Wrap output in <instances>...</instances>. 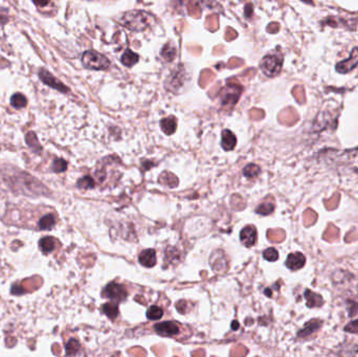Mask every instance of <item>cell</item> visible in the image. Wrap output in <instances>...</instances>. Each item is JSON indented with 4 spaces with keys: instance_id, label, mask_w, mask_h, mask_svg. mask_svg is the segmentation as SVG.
<instances>
[{
    "instance_id": "6da1fadb",
    "label": "cell",
    "mask_w": 358,
    "mask_h": 357,
    "mask_svg": "<svg viewBox=\"0 0 358 357\" xmlns=\"http://www.w3.org/2000/svg\"><path fill=\"white\" fill-rule=\"evenodd\" d=\"M152 17L144 11H130L123 15L121 23L132 32H143L149 26Z\"/></svg>"
},
{
    "instance_id": "7a4b0ae2",
    "label": "cell",
    "mask_w": 358,
    "mask_h": 357,
    "mask_svg": "<svg viewBox=\"0 0 358 357\" xmlns=\"http://www.w3.org/2000/svg\"><path fill=\"white\" fill-rule=\"evenodd\" d=\"M82 62L86 68L92 70H105L110 66V61L104 54L95 50L85 51L82 57Z\"/></svg>"
},
{
    "instance_id": "3957f363",
    "label": "cell",
    "mask_w": 358,
    "mask_h": 357,
    "mask_svg": "<svg viewBox=\"0 0 358 357\" xmlns=\"http://www.w3.org/2000/svg\"><path fill=\"white\" fill-rule=\"evenodd\" d=\"M283 65V57L281 53H269L265 56L261 62V69L267 77H275Z\"/></svg>"
},
{
    "instance_id": "277c9868",
    "label": "cell",
    "mask_w": 358,
    "mask_h": 357,
    "mask_svg": "<svg viewBox=\"0 0 358 357\" xmlns=\"http://www.w3.org/2000/svg\"><path fill=\"white\" fill-rule=\"evenodd\" d=\"M242 92V87L239 84H229L220 90L221 105L223 108L232 109L238 102Z\"/></svg>"
},
{
    "instance_id": "5b68a950",
    "label": "cell",
    "mask_w": 358,
    "mask_h": 357,
    "mask_svg": "<svg viewBox=\"0 0 358 357\" xmlns=\"http://www.w3.org/2000/svg\"><path fill=\"white\" fill-rule=\"evenodd\" d=\"M102 294H103V296L112 299L115 302H122L128 295V293L123 285L118 284V283H114V282L108 284L105 287Z\"/></svg>"
},
{
    "instance_id": "8992f818",
    "label": "cell",
    "mask_w": 358,
    "mask_h": 357,
    "mask_svg": "<svg viewBox=\"0 0 358 357\" xmlns=\"http://www.w3.org/2000/svg\"><path fill=\"white\" fill-rule=\"evenodd\" d=\"M39 78L40 80L43 82L44 84H46L47 86L53 88V89H56L60 92H63V93H66L69 91V89L62 83L61 81H59L58 79L54 78L50 72H48L47 70L45 69H41L39 71Z\"/></svg>"
},
{
    "instance_id": "52a82bcc",
    "label": "cell",
    "mask_w": 358,
    "mask_h": 357,
    "mask_svg": "<svg viewBox=\"0 0 358 357\" xmlns=\"http://www.w3.org/2000/svg\"><path fill=\"white\" fill-rule=\"evenodd\" d=\"M210 264L216 272H223L228 269V261L222 251H216L210 258Z\"/></svg>"
},
{
    "instance_id": "ba28073f",
    "label": "cell",
    "mask_w": 358,
    "mask_h": 357,
    "mask_svg": "<svg viewBox=\"0 0 358 357\" xmlns=\"http://www.w3.org/2000/svg\"><path fill=\"white\" fill-rule=\"evenodd\" d=\"M155 331L162 336H172L179 333V327L173 322H163L154 326Z\"/></svg>"
},
{
    "instance_id": "9c48e42d",
    "label": "cell",
    "mask_w": 358,
    "mask_h": 357,
    "mask_svg": "<svg viewBox=\"0 0 358 357\" xmlns=\"http://www.w3.org/2000/svg\"><path fill=\"white\" fill-rule=\"evenodd\" d=\"M257 236L258 235H257L256 228L253 226H247L241 231L240 239L245 246L251 247L255 245V243L257 242Z\"/></svg>"
},
{
    "instance_id": "30bf717a",
    "label": "cell",
    "mask_w": 358,
    "mask_h": 357,
    "mask_svg": "<svg viewBox=\"0 0 358 357\" xmlns=\"http://www.w3.org/2000/svg\"><path fill=\"white\" fill-rule=\"evenodd\" d=\"M358 64V48H354L348 61L340 62L336 65V70L341 73H347L351 71Z\"/></svg>"
},
{
    "instance_id": "8fae6325",
    "label": "cell",
    "mask_w": 358,
    "mask_h": 357,
    "mask_svg": "<svg viewBox=\"0 0 358 357\" xmlns=\"http://www.w3.org/2000/svg\"><path fill=\"white\" fill-rule=\"evenodd\" d=\"M183 79H184V71L182 68L177 69V71H175L174 73H172L169 78V80L167 81V85L166 87L169 90L172 91H177L178 88L183 84Z\"/></svg>"
},
{
    "instance_id": "7c38bea8",
    "label": "cell",
    "mask_w": 358,
    "mask_h": 357,
    "mask_svg": "<svg viewBox=\"0 0 358 357\" xmlns=\"http://www.w3.org/2000/svg\"><path fill=\"white\" fill-rule=\"evenodd\" d=\"M305 263H306V258L302 253L290 254L286 260V266L290 270H298L302 267H304Z\"/></svg>"
},
{
    "instance_id": "4fadbf2b",
    "label": "cell",
    "mask_w": 358,
    "mask_h": 357,
    "mask_svg": "<svg viewBox=\"0 0 358 357\" xmlns=\"http://www.w3.org/2000/svg\"><path fill=\"white\" fill-rule=\"evenodd\" d=\"M140 263L146 267H153L156 264V253L154 250L143 251L139 257Z\"/></svg>"
},
{
    "instance_id": "5bb4252c",
    "label": "cell",
    "mask_w": 358,
    "mask_h": 357,
    "mask_svg": "<svg viewBox=\"0 0 358 357\" xmlns=\"http://www.w3.org/2000/svg\"><path fill=\"white\" fill-rule=\"evenodd\" d=\"M221 145H222V148L227 151H230V150H233L236 145H237V139H236V136L235 134L230 131V130H224L222 132V142H221Z\"/></svg>"
},
{
    "instance_id": "9a60e30c",
    "label": "cell",
    "mask_w": 358,
    "mask_h": 357,
    "mask_svg": "<svg viewBox=\"0 0 358 357\" xmlns=\"http://www.w3.org/2000/svg\"><path fill=\"white\" fill-rule=\"evenodd\" d=\"M160 127H161V130L167 135H171L176 131L177 121L174 117H169L166 119H162L160 121Z\"/></svg>"
},
{
    "instance_id": "2e32d148",
    "label": "cell",
    "mask_w": 358,
    "mask_h": 357,
    "mask_svg": "<svg viewBox=\"0 0 358 357\" xmlns=\"http://www.w3.org/2000/svg\"><path fill=\"white\" fill-rule=\"evenodd\" d=\"M121 61L125 66L132 67L133 65H135L137 63V61H139V54L133 52L130 49H126L125 52L123 53Z\"/></svg>"
},
{
    "instance_id": "e0dca14e",
    "label": "cell",
    "mask_w": 358,
    "mask_h": 357,
    "mask_svg": "<svg viewBox=\"0 0 358 357\" xmlns=\"http://www.w3.org/2000/svg\"><path fill=\"white\" fill-rule=\"evenodd\" d=\"M160 53H161V57L164 60L170 62V61L174 60V58L176 57V48L172 42H169L162 47Z\"/></svg>"
},
{
    "instance_id": "ac0fdd59",
    "label": "cell",
    "mask_w": 358,
    "mask_h": 357,
    "mask_svg": "<svg viewBox=\"0 0 358 357\" xmlns=\"http://www.w3.org/2000/svg\"><path fill=\"white\" fill-rule=\"evenodd\" d=\"M159 182L167 185L169 187H175L178 185V179L177 177L170 173V172H163L160 176H159Z\"/></svg>"
},
{
    "instance_id": "d6986e66",
    "label": "cell",
    "mask_w": 358,
    "mask_h": 357,
    "mask_svg": "<svg viewBox=\"0 0 358 357\" xmlns=\"http://www.w3.org/2000/svg\"><path fill=\"white\" fill-rule=\"evenodd\" d=\"M54 224H56V218H54L53 215L48 214V215L43 216V217L40 219V221H39V229L42 230V231L51 230V229L54 227Z\"/></svg>"
},
{
    "instance_id": "ffe728a7",
    "label": "cell",
    "mask_w": 358,
    "mask_h": 357,
    "mask_svg": "<svg viewBox=\"0 0 358 357\" xmlns=\"http://www.w3.org/2000/svg\"><path fill=\"white\" fill-rule=\"evenodd\" d=\"M39 246H40V249L43 253L47 254V253L53 252L54 247H56V242H54L53 238H51V237H44L40 240Z\"/></svg>"
},
{
    "instance_id": "44dd1931",
    "label": "cell",
    "mask_w": 358,
    "mask_h": 357,
    "mask_svg": "<svg viewBox=\"0 0 358 357\" xmlns=\"http://www.w3.org/2000/svg\"><path fill=\"white\" fill-rule=\"evenodd\" d=\"M102 311L110 318L116 320L119 315V307L116 303H106L102 306Z\"/></svg>"
},
{
    "instance_id": "7402d4cb",
    "label": "cell",
    "mask_w": 358,
    "mask_h": 357,
    "mask_svg": "<svg viewBox=\"0 0 358 357\" xmlns=\"http://www.w3.org/2000/svg\"><path fill=\"white\" fill-rule=\"evenodd\" d=\"M187 13L192 17L200 18L201 16V7L197 0H190L187 3Z\"/></svg>"
},
{
    "instance_id": "603a6c76",
    "label": "cell",
    "mask_w": 358,
    "mask_h": 357,
    "mask_svg": "<svg viewBox=\"0 0 358 357\" xmlns=\"http://www.w3.org/2000/svg\"><path fill=\"white\" fill-rule=\"evenodd\" d=\"M215 78V73L211 70V69H204L201 71L200 74V80H199V84L201 87H205L208 85H210L213 80Z\"/></svg>"
},
{
    "instance_id": "cb8c5ba5",
    "label": "cell",
    "mask_w": 358,
    "mask_h": 357,
    "mask_svg": "<svg viewBox=\"0 0 358 357\" xmlns=\"http://www.w3.org/2000/svg\"><path fill=\"white\" fill-rule=\"evenodd\" d=\"M243 172H244V175L247 178H254V177H257L259 175L260 168L257 166V164L250 163V164H247V166L244 168Z\"/></svg>"
},
{
    "instance_id": "d4e9b609",
    "label": "cell",
    "mask_w": 358,
    "mask_h": 357,
    "mask_svg": "<svg viewBox=\"0 0 358 357\" xmlns=\"http://www.w3.org/2000/svg\"><path fill=\"white\" fill-rule=\"evenodd\" d=\"M205 27L211 31V32H215L218 30L219 27V20H218V15H210L208 16L206 20H205Z\"/></svg>"
},
{
    "instance_id": "484cf974",
    "label": "cell",
    "mask_w": 358,
    "mask_h": 357,
    "mask_svg": "<svg viewBox=\"0 0 358 357\" xmlns=\"http://www.w3.org/2000/svg\"><path fill=\"white\" fill-rule=\"evenodd\" d=\"M77 185L82 190H88V189L95 187L96 183H95V180L90 176H84V177H82L81 179H79Z\"/></svg>"
},
{
    "instance_id": "4316f807",
    "label": "cell",
    "mask_w": 358,
    "mask_h": 357,
    "mask_svg": "<svg viewBox=\"0 0 358 357\" xmlns=\"http://www.w3.org/2000/svg\"><path fill=\"white\" fill-rule=\"evenodd\" d=\"M26 98L21 93H16L11 98V104L15 108H23L26 106Z\"/></svg>"
},
{
    "instance_id": "83f0119b",
    "label": "cell",
    "mask_w": 358,
    "mask_h": 357,
    "mask_svg": "<svg viewBox=\"0 0 358 357\" xmlns=\"http://www.w3.org/2000/svg\"><path fill=\"white\" fill-rule=\"evenodd\" d=\"M162 315H163V311L158 306H151L147 311V317L152 321L159 320L162 317Z\"/></svg>"
},
{
    "instance_id": "f1b7e54d",
    "label": "cell",
    "mask_w": 358,
    "mask_h": 357,
    "mask_svg": "<svg viewBox=\"0 0 358 357\" xmlns=\"http://www.w3.org/2000/svg\"><path fill=\"white\" fill-rule=\"evenodd\" d=\"M80 343L77 340H70L66 344V354L67 355H76L80 351Z\"/></svg>"
},
{
    "instance_id": "f546056e",
    "label": "cell",
    "mask_w": 358,
    "mask_h": 357,
    "mask_svg": "<svg viewBox=\"0 0 358 357\" xmlns=\"http://www.w3.org/2000/svg\"><path fill=\"white\" fill-rule=\"evenodd\" d=\"M67 169V162L64 159H56L52 163V170L57 173L64 172Z\"/></svg>"
},
{
    "instance_id": "4dcf8cb0",
    "label": "cell",
    "mask_w": 358,
    "mask_h": 357,
    "mask_svg": "<svg viewBox=\"0 0 358 357\" xmlns=\"http://www.w3.org/2000/svg\"><path fill=\"white\" fill-rule=\"evenodd\" d=\"M263 257H264L265 260L270 261V262H273V261H277V260H278V258H279V253H278L277 250H274L273 247H270V249H267L266 251H264Z\"/></svg>"
},
{
    "instance_id": "1f68e13d",
    "label": "cell",
    "mask_w": 358,
    "mask_h": 357,
    "mask_svg": "<svg viewBox=\"0 0 358 357\" xmlns=\"http://www.w3.org/2000/svg\"><path fill=\"white\" fill-rule=\"evenodd\" d=\"M273 209H274L273 204H271V203H264V204H261L257 209L256 212L258 214H261V215H268V214H270L273 211Z\"/></svg>"
},
{
    "instance_id": "d6a6232c",
    "label": "cell",
    "mask_w": 358,
    "mask_h": 357,
    "mask_svg": "<svg viewBox=\"0 0 358 357\" xmlns=\"http://www.w3.org/2000/svg\"><path fill=\"white\" fill-rule=\"evenodd\" d=\"M250 116L253 120H261L264 117V111H262L261 109H252Z\"/></svg>"
},
{
    "instance_id": "836d02e7",
    "label": "cell",
    "mask_w": 358,
    "mask_h": 357,
    "mask_svg": "<svg viewBox=\"0 0 358 357\" xmlns=\"http://www.w3.org/2000/svg\"><path fill=\"white\" fill-rule=\"evenodd\" d=\"M237 36H238V34L236 31H234L232 27H228L227 31H225V39L228 41H232V40L236 39Z\"/></svg>"
},
{
    "instance_id": "e575fe53",
    "label": "cell",
    "mask_w": 358,
    "mask_h": 357,
    "mask_svg": "<svg viewBox=\"0 0 358 357\" xmlns=\"http://www.w3.org/2000/svg\"><path fill=\"white\" fill-rule=\"evenodd\" d=\"M228 65H229L230 68H236V67H239V66L243 65V60L238 59V58H232Z\"/></svg>"
},
{
    "instance_id": "d590c367",
    "label": "cell",
    "mask_w": 358,
    "mask_h": 357,
    "mask_svg": "<svg viewBox=\"0 0 358 357\" xmlns=\"http://www.w3.org/2000/svg\"><path fill=\"white\" fill-rule=\"evenodd\" d=\"M247 353V350L243 347V346H239V347H235L232 351V355H238V356H243Z\"/></svg>"
},
{
    "instance_id": "8d00e7d4",
    "label": "cell",
    "mask_w": 358,
    "mask_h": 357,
    "mask_svg": "<svg viewBox=\"0 0 358 357\" xmlns=\"http://www.w3.org/2000/svg\"><path fill=\"white\" fill-rule=\"evenodd\" d=\"M130 354L132 355H140V356H145L146 352L142 349V348H134L132 350H130Z\"/></svg>"
},
{
    "instance_id": "74e56055",
    "label": "cell",
    "mask_w": 358,
    "mask_h": 357,
    "mask_svg": "<svg viewBox=\"0 0 358 357\" xmlns=\"http://www.w3.org/2000/svg\"><path fill=\"white\" fill-rule=\"evenodd\" d=\"M279 31V25L277 23H271L267 27V32L269 33H277Z\"/></svg>"
},
{
    "instance_id": "f35d334b",
    "label": "cell",
    "mask_w": 358,
    "mask_h": 357,
    "mask_svg": "<svg viewBox=\"0 0 358 357\" xmlns=\"http://www.w3.org/2000/svg\"><path fill=\"white\" fill-rule=\"evenodd\" d=\"M253 14V5L252 4H247L245 6V16L246 17H251Z\"/></svg>"
},
{
    "instance_id": "ab89813d",
    "label": "cell",
    "mask_w": 358,
    "mask_h": 357,
    "mask_svg": "<svg viewBox=\"0 0 358 357\" xmlns=\"http://www.w3.org/2000/svg\"><path fill=\"white\" fill-rule=\"evenodd\" d=\"M33 2L39 7H45L49 3V0H33Z\"/></svg>"
},
{
    "instance_id": "60d3db41",
    "label": "cell",
    "mask_w": 358,
    "mask_h": 357,
    "mask_svg": "<svg viewBox=\"0 0 358 357\" xmlns=\"http://www.w3.org/2000/svg\"><path fill=\"white\" fill-rule=\"evenodd\" d=\"M220 88V84L218 83L217 85H216V88H214V89H212L209 93H210V96L212 97V96H215V95H217L218 93V91H217V89H219Z\"/></svg>"
},
{
    "instance_id": "b9f144b4",
    "label": "cell",
    "mask_w": 358,
    "mask_h": 357,
    "mask_svg": "<svg viewBox=\"0 0 358 357\" xmlns=\"http://www.w3.org/2000/svg\"><path fill=\"white\" fill-rule=\"evenodd\" d=\"M232 329H233V330H237V329H239V323H238L237 321H234V322H233Z\"/></svg>"
},
{
    "instance_id": "7bdbcfd3",
    "label": "cell",
    "mask_w": 358,
    "mask_h": 357,
    "mask_svg": "<svg viewBox=\"0 0 358 357\" xmlns=\"http://www.w3.org/2000/svg\"><path fill=\"white\" fill-rule=\"evenodd\" d=\"M303 2H305V3H307V4H312V3H311V0H303Z\"/></svg>"
}]
</instances>
